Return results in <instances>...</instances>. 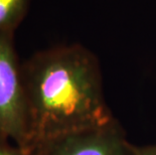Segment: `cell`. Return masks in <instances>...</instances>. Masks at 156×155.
Instances as JSON below:
<instances>
[{"mask_svg": "<svg viewBox=\"0 0 156 155\" xmlns=\"http://www.w3.org/2000/svg\"><path fill=\"white\" fill-rule=\"evenodd\" d=\"M29 155H134L117 121L102 127L64 135L35 145Z\"/></svg>", "mask_w": 156, "mask_h": 155, "instance_id": "obj_3", "label": "cell"}, {"mask_svg": "<svg viewBox=\"0 0 156 155\" xmlns=\"http://www.w3.org/2000/svg\"><path fill=\"white\" fill-rule=\"evenodd\" d=\"M31 0H0V35H13L27 14Z\"/></svg>", "mask_w": 156, "mask_h": 155, "instance_id": "obj_4", "label": "cell"}, {"mask_svg": "<svg viewBox=\"0 0 156 155\" xmlns=\"http://www.w3.org/2000/svg\"><path fill=\"white\" fill-rule=\"evenodd\" d=\"M0 155H29L27 151L0 138Z\"/></svg>", "mask_w": 156, "mask_h": 155, "instance_id": "obj_5", "label": "cell"}, {"mask_svg": "<svg viewBox=\"0 0 156 155\" xmlns=\"http://www.w3.org/2000/svg\"><path fill=\"white\" fill-rule=\"evenodd\" d=\"M22 79L27 152L48 140L115 121L105 100L100 62L84 45L37 51L22 65Z\"/></svg>", "mask_w": 156, "mask_h": 155, "instance_id": "obj_1", "label": "cell"}, {"mask_svg": "<svg viewBox=\"0 0 156 155\" xmlns=\"http://www.w3.org/2000/svg\"><path fill=\"white\" fill-rule=\"evenodd\" d=\"M27 107L13 35H0V138L25 150Z\"/></svg>", "mask_w": 156, "mask_h": 155, "instance_id": "obj_2", "label": "cell"}, {"mask_svg": "<svg viewBox=\"0 0 156 155\" xmlns=\"http://www.w3.org/2000/svg\"><path fill=\"white\" fill-rule=\"evenodd\" d=\"M134 155H156V143L141 147L134 146Z\"/></svg>", "mask_w": 156, "mask_h": 155, "instance_id": "obj_6", "label": "cell"}]
</instances>
